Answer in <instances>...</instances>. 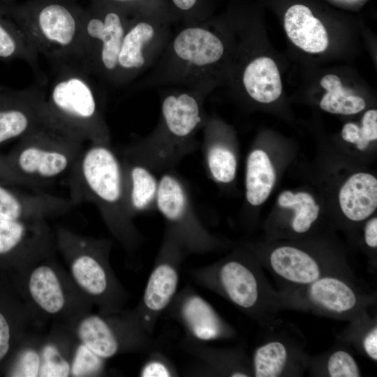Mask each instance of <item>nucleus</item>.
I'll return each instance as SVG.
<instances>
[{"label":"nucleus","mask_w":377,"mask_h":377,"mask_svg":"<svg viewBox=\"0 0 377 377\" xmlns=\"http://www.w3.org/2000/svg\"><path fill=\"white\" fill-rule=\"evenodd\" d=\"M68 175L71 202L94 205L126 250L135 251L143 236L127 212L121 159L111 144L87 143Z\"/></svg>","instance_id":"nucleus-1"},{"label":"nucleus","mask_w":377,"mask_h":377,"mask_svg":"<svg viewBox=\"0 0 377 377\" xmlns=\"http://www.w3.org/2000/svg\"><path fill=\"white\" fill-rule=\"evenodd\" d=\"M178 87L163 94L160 118L154 129L122 149L120 155L154 172H165L197 149L196 134L207 119L204 101L214 87Z\"/></svg>","instance_id":"nucleus-2"},{"label":"nucleus","mask_w":377,"mask_h":377,"mask_svg":"<svg viewBox=\"0 0 377 377\" xmlns=\"http://www.w3.org/2000/svg\"><path fill=\"white\" fill-rule=\"evenodd\" d=\"M225 43L207 23L187 24L173 32L140 87H215Z\"/></svg>","instance_id":"nucleus-3"},{"label":"nucleus","mask_w":377,"mask_h":377,"mask_svg":"<svg viewBox=\"0 0 377 377\" xmlns=\"http://www.w3.org/2000/svg\"><path fill=\"white\" fill-rule=\"evenodd\" d=\"M54 66V77L45 92L46 112L51 123L84 144H111L110 129L90 77L92 74L77 62Z\"/></svg>","instance_id":"nucleus-4"},{"label":"nucleus","mask_w":377,"mask_h":377,"mask_svg":"<svg viewBox=\"0 0 377 377\" xmlns=\"http://www.w3.org/2000/svg\"><path fill=\"white\" fill-rule=\"evenodd\" d=\"M0 9L22 29L38 52L54 64H82V9L66 0L0 2Z\"/></svg>","instance_id":"nucleus-5"},{"label":"nucleus","mask_w":377,"mask_h":377,"mask_svg":"<svg viewBox=\"0 0 377 377\" xmlns=\"http://www.w3.org/2000/svg\"><path fill=\"white\" fill-rule=\"evenodd\" d=\"M84 147L50 121L18 140L6 156L13 170L37 188L68 175Z\"/></svg>","instance_id":"nucleus-6"},{"label":"nucleus","mask_w":377,"mask_h":377,"mask_svg":"<svg viewBox=\"0 0 377 377\" xmlns=\"http://www.w3.org/2000/svg\"><path fill=\"white\" fill-rule=\"evenodd\" d=\"M56 239L70 261L71 274L79 288L96 300L105 313L120 311L126 296L109 264L111 242L83 237L64 228H57Z\"/></svg>","instance_id":"nucleus-7"},{"label":"nucleus","mask_w":377,"mask_h":377,"mask_svg":"<svg viewBox=\"0 0 377 377\" xmlns=\"http://www.w3.org/2000/svg\"><path fill=\"white\" fill-rule=\"evenodd\" d=\"M130 21L124 13L110 6L82 10V65L92 75L113 85L122 39Z\"/></svg>","instance_id":"nucleus-8"},{"label":"nucleus","mask_w":377,"mask_h":377,"mask_svg":"<svg viewBox=\"0 0 377 377\" xmlns=\"http://www.w3.org/2000/svg\"><path fill=\"white\" fill-rule=\"evenodd\" d=\"M75 334L80 343L104 360L158 348V341L144 328L135 309L87 315L77 324Z\"/></svg>","instance_id":"nucleus-9"},{"label":"nucleus","mask_w":377,"mask_h":377,"mask_svg":"<svg viewBox=\"0 0 377 377\" xmlns=\"http://www.w3.org/2000/svg\"><path fill=\"white\" fill-rule=\"evenodd\" d=\"M156 209L187 254H206L218 247L217 239L197 214L186 186L171 170L159 179Z\"/></svg>","instance_id":"nucleus-10"},{"label":"nucleus","mask_w":377,"mask_h":377,"mask_svg":"<svg viewBox=\"0 0 377 377\" xmlns=\"http://www.w3.org/2000/svg\"><path fill=\"white\" fill-rule=\"evenodd\" d=\"M186 255L177 237L165 228L142 299L135 309L144 328L151 335L178 292L181 265Z\"/></svg>","instance_id":"nucleus-11"},{"label":"nucleus","mask_w":377,"mask_h":377,"mask_svg":"<svg viewBox=\"0 0 377 377\" xmlns=\"http://www.w3.org/2000/svg\"><path fill=\"white\" fill-rule=\"evenodd\" d=\"M172 33L165 20L150 17L131 18L122 39L114 85L128 84L148 71Z\"/></svg>","instance_id":"nucleus-12"},{"label":"nucleus","mask_w":377,"mask_h":377,"mask_svg":"<svg viewBox=\"0 0 377 377\" xmlns=\"http://www.w3.org/2000/svg\"><path fill=\"white\" fill-rule=\"evenodd\" d=\"M198 286L226 297L236 306L252 311L258 306L260 287L256 271L246 260L228 258L190 272Z\"/></svg>","instance_id":"nucleus-13"},{"label":"nucleus","mask_w":377,"mask_h":377,"mask_svg":"<svg viewBox=\"0 0 377 377\" xmlns=\"http://www.w3.org/2000/svg\"><path fill=\"white\" fill-rule=\"evenodd\" d=\"M164 313L179 323L185 331V339L193 341L207 343L234 334L212 305L188 286L177 292Z\"/></svg>","instance_id":"nucleus-14"},{"label":"nucleus","mask_w":377,"mask_h":377,"mask_svg":"<svg viewBox=\"0 0 377 377\" xmlns=\"http://www.w3.org/2000/svg\"><path fill=\"white\" fill-rule=\"evenodd\" d=\"M45 92L36 86L0 94V145L20 140L49 122Z\"/></svg>","instance_id":"nucleus-15"},{"label":"nucleus","mask_w":377,"mask_h":377,"mask_svg":"<svg viewBox=\"0 0 377 377\" xmlns=\"http://www.w3.org/2000/svg\"><path fill=\"white\" fill-rule=\"evenodd\" d=\"M20 186L0 183V220L46 221L75 207L69 198Z\"/></svg>","instance_id":"nucleus-16"},{"label":"nucleus","mask_w":377,"mask_h":377,"mask_svg":"<svg viewBox=\"0 0 377 377\" xmlns=\"http://www.w3.org/2000/svg\"><path fill=\"white\" fill-rule=\"evenodd\" d=\"M52 246L46 221L0 220V256L17 253L32 261L47 255Z\"/></svg>","instance_id":"nucleus-17"},{"label":"nucleus","mask_w":377,"mask_h":377,"mask_svg":"<svg viewBox=\"0 0 377 377\" xmlns=\"http://www.w3.org/2000/svg\"><path fill=\"white\" fill-rule=\"evenodd\" d=\"M125 201L127 212L136 216L156 209L159 179L155 172L143 163L121 156Z\"/></svg>","instance_id":"nucleus-18"},{"label":"nucleus","mask_w":377,"mask_h":377,"mask_svg":"<svg viewBox=\"0 0 377 377\" xmlns=\"http://www.w3.org/2000/svg\"><path fill=\"white\" fill-rule=\"evenodd\" d=\"M202 149L206 170L219 184L232 182L236 175L237 158L230 143L225 140L219 121L207 118L202 127Z\"/></svg>","instance_id":"nucleus-19"},{"label":"nucleus","mask_w":377,"mask_h":377,"mask_svg":"<svg viewBox=\"0 0 377 377\" xmlns=\"http://www.w3.org/2000/svg\"><path fill=\"white\" fill-rule=\"evenodd\" d=\"M284 28L291 41L305 52L318 53L328 46V35L324 25L307 6H290L284 15Z\"/></svg>","instance_id":"nucleus-20"},{"label":"nucleus","mask_w":377,"mask_h":377,"mask_svg":"<svg viewBox=\"0 0 377 377\" xmlns=\"http://www.w3.org/2000/svg\"><path fill=\"white\" fill-rule=\"evenodd\" d=\"M28 290L31 300L42 311L57 315L64 311L67 293L59 274L50 265L38 264L31 270Z\"/></svg>","instance_id":"nucleus-21"},{"label":"nucleus","mask_w":377,"mask_h":377,"mask_svg":"<svg viewBox=\"0 0 377 377\" xmlns=\"http://www.w3.org/2000/svg\"><path fill=\"white\" fill-rule=\"evenodd\" d=\"M339 199L348 219L354 221L367 219L377 207L376 178L365 172L352 175L341 187Z\"/></svg>","instance_id":"nucleus-22"},{"label":"nucleus","mask_w":377,"mask_h":377,"mask_svg":"<svg viewBox=\"0 0 377 377\" xmlns=\"http://www.w3.org/2000/svg\"><path fill=\"white\" fill-rule=\"evenodd\" d=\"M274 272L282 279L293 283L309 285L321 276L318 262L309 254L289 246L274 249L269 257Z\"/></svg>","instance_id":"nucleus-23"},{"label":"nucleus","mask_w":377,"mask_h":377,"mask_svg":"<svg viewBox=\"0 0 377 377\" xmlns=\"http://www.w3.org/2000/svg\"><path fill=\"white\" fill-rule=\"evenodd\" d=\"M242 82L248 95L253 100L268 103L281 95L282 84L275 62L267 57H259L245 66Z\"/></svg>","instance_id":"nucleus-24"},{"label":"nucleus","mask_w":377,"mask_h":377,"mask_svg":"<svg viewBox=\"0 0 377 377\" xmlns=\"http://www.w3.org/2000/svg\"><path fill=\"white\" fill-rule=\"evenodd\" d=\"M309 300L321 309L334 313L350 311L357 304L353 289L343 280L334 276H320L307 285Z\"/></svg>","instance_id":"nucleus-25"},{"label":"nucleus","mask_w":377,"mask_h":377,"mask_svg":"<svg viewBox=\"0 0 377 377\" xmlns=\"http://www.w3.org/2000/svg\"><path fill=\"white\" fill-rule=\"evenodd\" d=\"M38 55L22 29L0 9V59L23 60L43 79Z\"/></svg>","instance_id":"nucleus-26"},{"label":"nucleus","mask_w":377,"mask_h":377,"mask_svg":"<svg viewBox=\"0 0 377 377\" xmlns=\"http://www.w3.org/2000/svg\"><path fill=\"white\" fill-rule=\"evenodd\" d=\"M275 181L273 166L267 154L260 149L248 156L246 172V198L253 206L263 203L269 195Z\"/></svg>","instance_id":"nucleus-27"},{"label":"nucleus","mask_w":377,"mask_h":377,"mask_svg":"<svg viewBox=\"0 0 377 377\" xmlns=\"http://www.w3.org/2000/svg\"><path fill=\"white\" fill-rule=\"evenodd\" d=\"M184 351L194 356L202 364L203 374H226L231 377H247L249 373L233 361L228 351L184 339L182 343Z\"/></svg>","instance_id":"nucleus-28"},{"label":"nucleus","mask_w":377,"mask_h":377,"mask_svg":"<svg viewBox=\"0 0 377 377\" xmlns=\"http://www.w3.org/2000/svg\"><path fill=\"white\" fill-rule=\"evenodd\" d=\"M320 85L327 91L320 103L322 110L333 114H353L364 109V99L345 89L337 75H325Z\"/></svg>","instance_id":"nucleus-29"},{"label":"nucleus","mask_w":377,"mask_h":377,"mask_svg":"<svg viewBox=\"0 0 377 377\" xmlns=\"http://www.w3.org/2000/svg\"><path fill=\"white\" fill-rule=\"evenodd\" d=\"M278 202L282 207L295 209L292 227L296 232L304 233L309 230L318 216L319 207L309 193L285 191L280 194Z\"/></svg>","instance_id":"nucleus-30"},{"label":"nucleus","mask_w":377,"mask_h":377,"mask_svg":"<svg viewBox=\"0 0 377 377\" xmlns=\"http://www.w3.org/2000/svg\"><path fill=\"white\" fill-rule=\"evenodd\" d=\"M288 360L286 346L277 341L258 347L253 357V371L256 377L279 376Z\"/></svg>","instance_id":"nucleus-31"},{"label":"nucleus","mask_w":377,"mask_h":377,"mask_svg":"<svg viewBox=\"0 0 377 377\" xmlns=\"http://www.w3.org/2000/svg\"><path fill=\"white\" fill-rule=\"evenodd\" d=\"M40 350L41 364L40 377H66L71 376V360H68L59 346L47 342Z\"/></svg>","instance_id":"nucleus-32"},{"label":"nucleus","mask_w":377,"mask_h":377,"mask_svg":"<svg viewBox=\"0 0 377 377\" xmlns=\"http://www.w3.org/2000/svg\"><path fill=\"white\" fill-rule=\"evenodd\" d=\"M105 360L80 342L71 359V376L82 377L101 374L105 369Z\"/></svg>","instance_id":"nucleus-33"},{"label":"nucleus","mask_w":377,"mask_h":377,"mask_svg":"<svg viewBox=\"0 0 377 377\" xmlns=\"http://www.w3.org/2000/svg\"><path fill=\"white\" fill-rule=\"evenodd\" d=\"M139 376L142 377H174L179 376L172 362L158 349L148 353Z\"/></svg>","instance_id":"nucleus-34"},{"label":"nucleus","mask_w":377,"mask_h":377,"mask_svg":"<svg viewBox=\"0 0 377 377\" xmlns=\"http://www.w3.org/2000/svg\"><path fill=\"white\" fill-rule=\"evenodd\" d=\"M41 364L40 350L28 347L22 350L9 371L10 376H39Z\"/></svg>","instance_id":"nucleus-35"},{"label":"nucleus","mask_w":377,"mask_h":377,"mask_svg":"<svg viewBox=\"0 0 377 377\" xmlns=\"http://www.w3.org/2000/svg\"><path fill=\"white\" fill-rule=\"evenodd\" d=\"M328 375L331 377L360 376V369L353 357L344 350H337L329 357L327 364Z\"/></svg>","instance_id":"nucleus-36"},{"label":"nucleus","mask_w":377,"mask_h":377,"mask_svg":"<svg viewBox=\"0 0 377 377\" xmlns=\"http://www.w3.org/2000/svg\"><path fill=\"white\" fill-rule=\"evenodd\" d=\"M0 183L34 188L12 168L6 155L0 154Z\"/></svg>","instance_id":"nucleus-37"},{"label":"nucleus","mask_w":377,"mask_h":377,"mask_svg":"<svg viewBox=\"0 0 377 377\" xmlns=\"http://www.w3.org/2000/svg\"><path fill=\"white\" fill-rule=\"evenodd\" d=\"M362 126L360 128L362 135L365 140L370 142L377 139V111H367L362 118Z\"/></svg>","instance_id":"nucleus-38"},{"label":"nucleus","mask_w":377,"mask_h":377,"mask_svg":"<svg viewBox=\"0 0 377 377\" xmlns=\"http://www.w3.org/2000/svg\"><path fill=\"white\" fill-rule=\"evenodd\" d=\"M341 136L344 140L355 144L360 150L365 149L369 143L364 139L360 128L354 123H347L343 126Z\"/></svg>","instance_id":"nucleus-39"},{"label":"nucleus","mask_w":377,"mask_h":377,"mask_svg":"<svg viewBox=\"0 0 377 377\" xmlns=\"http://www.w3.org/2000/svg\"><path fill=\"white\" fill-rule=\"evenodd\" d=\"M10 330L5 316L0 312V361L7 355L10 348Z\"/></svg>","instance_id":"nucleus-40"},{"label":"nucleus","mask_w":377,"mask_h":377,"mask_svg":"<svg viewBox=\"0 0 377 377\" xmlns=\"http://www.w3.org/2000/svg\"><path fill=\"white\" fill-rule=\"evenodd\" d=\"M363 348L373 360H377V328L373 327L363 338Z\"/></svg>","instance_id":"nucleus-41"},{"label":"nucleus","mask_w":377,"mask_h":377,"mask_svg":"<svg viewBox=\"0 0 377 377\" xmlns=\"http://www.w3.org/2000/svg\"><path fill=\"white\" fill-rule=\"evenodd\" d=\"M364 239L367 244L372 248L377 246V219H371L366 225Z\"/></svg>","instance_id":"nucleus-42"},{"label":"nucleus","mask_w":377,"mask_h":377,"mask_svg":"<svg viewBox=\"0 0 377 377\" xmlns=\"http://www.w3.org/2000/svg\"><path fill=\"white\" fill-rule=\"evenodd\" d=\"M198 1V0H172L175 6L183 13L194 9Z\"/></svg>","instance_id":"nucleus-43"},{"label":"nucleus","mask_w":377,"mask_h":377,"mask_svg":"<svg viewBox=\"0 0 377 377\" xmlns=\"http://www.w3.org/2000/svg\"><path fill=\"white\" fill-rule=\"evenodd\" d=\"M109 2H113L114 3H127L128 2H131L135 0H106Z\"/></svg>","instance_id":"nucleus-44"},{"label":"nucleus","mask_w":377,"mask_h":377,"mask_svg":"<svg viewBox=\"0 0 377 377\" xmlns=\"http://www.w3.org/2000/svg\"><path fill=\"white\" fill-rule=\"evenodd\" d=\"M0 2H2V3H10V2H13V0H0Z\"/></svg>","instance_id":"nucleus-45"},{"label":"nucleus","mask_w":377,"mask_h":377,"mask_svg":"<svg viewBox=\"0 0 377 377\" xmlns=\"http://www.w3.org/2000/svg\"><path fill=\"white\" fill-rule=\"evenodd\" d=\"M3 89V88L1 87H0V94H1V92L2 91Z\"/></svg>","instance_id":"nucleus-46"}]
</instances>
